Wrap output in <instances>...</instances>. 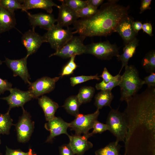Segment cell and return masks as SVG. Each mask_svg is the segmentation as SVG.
Listing matches in <instances>:
<instances>
[{
	"label": "cell",
	"mask_w": 155,
	"mask_h": 155,
	"mask_svg": "<svg viewBox=\"0 0 155 155\" xmlns=\"http://www.w3.org/2000/svg\"><path fill=\"white\" fill-rule=\"evenodd\" d=\"M13 120L9 113L4 114L0 113V134L8 135L13 123Z\"/></svg>",
	"instance_id": "cell-28"
},
{
	"label": "cell",
	"mask_w": 155,
	"mask_h": 155,
	"mask_svg": "<svg viewBox=\"0 0 155 155\" xmlns=\"http://www.w3.org/2000/svg\"><path fill=\"white\" fill-rule=\"evenodd\" d=\"M74 70L70 67L67 64L63 67L61 77H63L65 75H69L73 73Z\"/></svg>",
	"instance_id": "cell-42"
},
{
	"label": "cell",
	"mask_w": 155,
	"mask_h": 155,
	"mask_svg": "<svg viewBox=\"0 0 155 155\" xmlns=\"http://www.w3.org/2000/svg\"><path fill=\"white\" fill-rule=\"evenodd\" d=\"M12 84L6 80L0 78V94H3L7 90L9 91L12 88Z\"/></svg>",
	"instance_id": "cell-39"
},
{
	"label": "cell",
	"mask_w": 155,
	"mask_h": 155,
	"mask_svg": "<svg viewBox=\"0 0 155 155\" xmlns=\"http://www.w3.org/2000/svg\"><path fill=\"white\" fill-rule=\"evenodd\" d=\"M23 114L15 125L18 140L25 143L30 140L34 128V123L31 119L29 113L22 108Z\"/></svg>",
	"instance_id": "cell-9"
},
{
	"label": "cell",
	"mask_w": 155,
	"mask_h": 155,
	"mask_svg": "<svg viewBox=\"0 0 155 155\" xmlns=\"http://www.w3.org/2000/svg\"><path fill=\"white\" fill-rule=\"evenodd\" d=\"M106 124L109 127V131L116 137L115 142H124L128 129L127 120L125 113L120 112L118 109L111 108Z\"/></svg>",
	"instance_id": "cell-4"
},
{
	"label": "cell",
	"mask_w": 155,
	"mask_h": 155,
	"mask_svg": "<svg viewBox=\"0 0 155 155\" xmlns=\"http://www.w3.org/2000/svg\"><path fill=\"white\" fill-rule=\"evenodd\" d=\"M142 65L146 71L150 73L155 72V51L151 50L148 53L142 61Z\"/></svg>",
	"instance_id": "cell-26"
},
{
	"label": "cell",
	"mask_w": 155,
	"mask_h": 155,
	"mask_svg": "<svg viewBox=\"0 0 155 155\" xmlns=\"http://www.w3.org/2000/svg\"><path fill=\"white\" fill-rule=\"evenodd\" d=\"M38 103L43 111L47 121L55 117V113L59 107L57 103L46 96H42L38 98Z\"/></svg>",
	"instance_id": "cell-20"
},
{
	"label": "cell",
	"mask_w": 155,
	"mask_h": 155,
	"mask_svg": "<svg viewBox=\"0 0 155 155\" xmlns=\"http://www.w3.org/2000/svg\"><path fill=\"white\" fill-rule=\"evenodd\" d=\"M5 155H37L32 149L27 152H24L20 149L13 150L6 147Z\"/></svg>",
	"instance_id": "cell-35"
},
{
	"label": "cell",
	"mask_w": 155,
	"mask_h": 155,
	"mask_svg": "<svg viewBox=\"0 0 155 155\" xmlns=\"http://www.w3.org/2000/svg\"><path fill=\"white\" fill-rule=\"evenodd\" d=\"M2 61L0 59V65H1L2 64Z\"/></svg>",
	"instance_id": "cell-46"
},
{
	"label": "cell",
	"mask_w": 155,
	"mask_h": 155,
	"mask_svg": "<svg viewBox=\"0 0 155 155\" xmlns=\"http://www.w3.org/2000/svg\"><path fill=\"white\" fill-rule=\"evenodd\" d=\"M59 155H74L69 144H64L59 147Z\"/></svg>",
	"instance_id": "cell-37"
},
{
	"label": "cell",
	"mask_w": 155,
	"mask_h": 155,
	"mask_svg": "<svg viewBox=\"0 0 155 155\" xmlns=\"http://www.w3.org/2000/svg\"><path fill=\"white\" fill-rule=\"evenodd\" d=\"M133 19L129 15L124 18L119 23L114 32H117L123 39L125 45L136 38L137 34L133 29Z\"/></svg>",
	"instance_id": "cell-17"
},
{
	"label": "cell",
	"mask_w": 155,
	"mask_h": 155,
	"mask_svg": "<svg viewBox=\"0 0 155 155\" xmlns=\"http://www.w3.org/2000/svg\"><path fill=\"white\" fill-rule=\"evenodd\" d=\"M16 24L15 13L0 6V33L9 31L14 28Z\"/></svg>",
	"instance_id": "cell-21"
},
{
	"label": "cell",
	"mask_w": 155,
	"mask_h": 155,
	"mask_svg": "<svg viewBox=\"0 0 155 155\" xmlns=\"http://www.w3.org/2000/svg\"><path fill=\"white\" fill-rule=\"evenodd\" d=\"M88 5L92 6L97 9L98 7L102 4L103 2V0H86Z\"/></svg>",
	"instance_id": "cell-43"
},
{
	"label": "cell",
	"mask_w": 155,
	"mask_h": 155,
	"mask_svg": "<svg viewBox=\"0 0 155 155\" xmlns=\"http://www.w3.org/2000/svg\"><path fill=\"white\" fill-rule=\"evenodd\" d=\"M0 155H1V153H0Z\"/></svg>",
	"instance_id": "cell-48"
},
{
	"label": "cell",
	"mask_w": 155,
	"mask_h": 155,
	"mask_svg": "<svg viewBox=\"0 0 155 155\" xmlns=\"http://www.w3.org/2000/svg\"><path fill=\"white\" fill-rule=\"evenodd\" d=\"M139 40L136 37L125 45L123 49V52L122 54H119L117 56L118 60L121 61L122 63L121 68L119 74H120L123 67L128 65L129 59L133 56L135 52Z\"/></svg>",
	"instance_id": "cell-22"
},
{
	"label": "cell",
	"mask_w": 155,
	"mask_h": 155,
	"mask_svg": "<svg viewBox=\"0 0 155 155\" xmlns=\"http://www.w3.org/2000/svg\"><path fill=\"white\" fill-rule=\"evenodd\" d=\"M121 147L119 143L112 142L96 151L95 154L96 155H121L119 152Z\"/></svg>",
	"instance_id": "cell-25"
},
{
	"label": "cell",
	"mask_w": 155,
	"mask_h": 155,
	"mask_svg": "<svg viewBox=\"0 0 155 155\" xmlns=\"http://www.w3.org/2000/svg\"><path fill=\"white\" fill-rule=\"evenodd\" d=\"M0 6L12 13L18 9H22L20 0H0Z\"/></svg>",
	"instance_id": "cell-29"
},
{
	"label": "cell",
	"mask_w": 155,
	"mask_h": 155,
	"mask_svg": "<svg viewBox=\"0 0 155 155\" xmlns=\"http://www.w3.org/2000/svg\"><path fill=\"white\" fill-rule=\"evenodd\" d=\"M81 104L76 95L67 98L62 106L68 113L75 117L79 113V108Z\"/></svg>",
	"instance_id": "cell-24"
},
{
	"label": "cell",
	"mask_w": 155,
	"mask_h": 155,
	"mask_svg": "<svg viewBox=\"0 0 155 155\" xmlns=\"http://www.w3.org/2000/svg\"><path fill=\"white\" fill-rule=\"evenodd\" d=\"M44 127L50 132L49 136L46 140V142H52L55 137L61 134H65L67 136L69 135L67 130L69 127V123L65 121L60 117L55 116L45 123Z\"/></svg>",
	"instance_id": "cell-13"
},
{
	"label": "cell",
	"mask_w": 155,
	"mask_h": 155,
	"mask_svg": "<svg viewBox=\"0 0 155 155\" xmlns=\"http://www.w3.org/2000/svg\"><path fill=\"white\" fill-rule=\"evenodd\" d=\"M98 9L92 6L88 5L81 9L75 11L76 13L78 18H85L90 17L98 11Z\"/></svg>",
	"instance_id": "cell-32"
},
{
	"label": "cell",
	"mask_w": 155,
	"mask_h": 155,
	"mask_svg": "<svg viewBox=\"0 0 155 155\" xmlns=\"http://www.w3.org/2000/svg\"><path fill=\"white\" fill-rule=\"evenodd\" d=\"M9 91L10 94L9 96L1 98L7 102L9 106L7 112L9 113L12 108L20 106L23 108L25 103L33 98L28 90L24 91L12 88Z\"/></svg>",
	"instance_id": "cell-11"
},
{
	"label": "cell",
	"mask_w": 155,
	"mask_h": 155,
	"mask_svg": "<svg viewBox=\"0 0 155 155\" xmlns=\"http://www.w3.org/2000/svg\"><path fill=\"white\" fill-rule=\"evenodd\" d=\"M65 3L70 8L76 11L88 6L86 1L82 0H64Z\"/></svg>",
	"instance_id": "cell-33"
},
{
	"label": "cell",
	"mask_w": 155,
	"mask_h": 155,
	"mask_svg": "<svg viewBox=\"0 0 155 155\" xmlns=\"http://www.w3.org/2000/svg\"><path fill=\"white\" fill-rule=\"evenodd\" d=\"M1 140L0 138V144H1Z\"/></svg>",
	"instance_id": "cell-47"
},
{
	"label": "cell",
	"mask_w": 155,
	"mask_h": 155,
	"mask_svg": "<svg viewBox=\"0 0 155 155\" xmlns=\"http://www.w3.org/2000/svg\"><path fill=\"white\" fill-rule=\"evenodd\" d=\"M60 77L52 78L47 76L42 77L33 82H31L29 85L28 91L33 98H38L40 96L53 90L56 82Z\"/></svg>",
	"instance_id": "cell-10"
},
{
	"label": "cell",
	"mask_w": 155,
	"mask_h": 155,
	"mask_svg": "<svg viewBox=\"0 0 155 155\" xmlns=\"http://www.w3.org/2000/svg\"><path fill=\"white\" fill-rule=\"evenodd\" d=\"M73 34L69 27L64 29L56 24L47 30L42 36L44 42L49 43L51 47L57 51L71 38Z\"/></svg>",
	"instance_id": "cell-5"
},
{
	"label": "cell",
	"mask_w": 155,
	"mask_h": 155,
	"mask_svg": "<svg viewBox=\"0 0 155 155\" xmlns=\"http://www.w3.org/2000/svg\"><path fill=\"white\" fill-rule=\"evenodd\" d=\"M121 76L120 75L115 79L107 83H105L102 80L101 82L96 84L95 86V87L96 89L98 90H111L114 88L119 86L121 79Z\"/></svg>",
	"instance_id": "cell-30"
},
{
	"label": "cell",
	"mask_w": 155,
	"mask_h": 155,
	"mask_svg": "<svg viewBox=\"0 0 155 155\" xmlns=\"http://www.w3.org/2000/svg\"><path fill=\"white\" fill-rule=\"evenodd\" d=\"M151 0H142L141 1V5L140 8V13H143L145 10L151 9L150 7Z\"/></svg>",
	"instance_id": "cell-40"
},
{
	"label": "cell",
	"mask_w": 155,
	"mask_h": 155,
	"mask_svg": "<svg viewBox=\"0 0 155 155\" xmlns=\"http://www.w3.org/2000/svg\"><path fill=\"white\" fill-rule=\"evenodd\" d=\"M117 1L109 0L102 4L92 16L78 20L73 24L75 31L85 37L109 35L119 22L128 15L129 6L117 3Z\"/></svg>",
	"instance_id": "cell-2"
},
{
	"label": "cell",
	"mask_w": 155,
	"mask_h": 155,
	"mask_svg": "<svg viewBox=\"0 0 155 155\" xmlns=\"http://www.w3.org/2000/svg\"><path fill=\"white\" fill-rule=\"evenodd\" d=\"M124 112L128 123L125 149H155V106L137 102L127 106Z\"/></svg>",
	"instance_id": "cell-1"
},
{
	"label": "cell",
	"mask_w": 155,
	"mask_h": 155,
	"mask_svg": "<svg viewBox=\"0 0 155 155\" xmlns=\"http://www.w3.org/2000/svg\"><path fill=\"white\" fill-rule=\"evenodd\" d=\"M143 85H147L148 87H155V73H153L148 76L145 77L143 80Z\"/></svg>",
	"instance_id": "cell-38"
},
{
	"label": "cell",
	"mask_w": 155,
	"mask_h": 155,
	"mask_svg": "<svg viewBox=\"0 0 155 155\" xmlns=\"http://www.w3.org/2000/svg\"><path fill=\"white\" fill-rule=\"evenodd\" d=\"M22 6V11L26 12L27 10L33 9H40L45 10L49 13L51 14L53 7L59 9L58 5L51 0H20Z\"/></svg>",
	"instance_id": "cell-19"
},
{
	"label": "cell",
	"mask_w": 155,
	"mask_h": 155,
	"mask_svg": "<svg viewBox=\"0 0 155 155\" xmlns=\"http://www.w3.org/2000/svg\"><path fill=\"white\" fill-rule=\"evenodd\" d=\"M92 132L90 133L92 136L96 133H101L109 129V126L106 124H104L96 120L94 122Z\"/></svg>",
	"instance_id": "cell-34"
},
{
	"label": "cell",
	"mask_w": 155,
	"mask_h": 155,
	"mask_svg": "<svg viewBox=\"0 0 155 155\" xmlns=\"http://www.w3.org/2000/svg\"><path fill=\"white\" fill-rule=\"evenodd\" d=\"M143 31L150 36L152 34V28L151 24L149 23H146L142 25V28Z\"/></svg>",
	"instance_id": "cell-41"
},
{
	"label": "cell",
	"mask_w": 155,
	"mask_h": 155,
	"mask_svg": "<svg viewBox=\"0 0 155 155\" xmlns=\"http://www.w3.org/2000/svg\"><path fill=\"white\" fill-rule=\"evenodd\" d=\"M142 25L140 22L133 21L132 24V27L133 30L137 34L139 31L142 29Z\"/></svg>",
	"instance_id": "cell-44"
},
{
	"label": "cell",
	"mask_w": 155,
	"mask_h": 155,
	"mask_svg": "<svg viewBox=\"0 0 155 155\" xmlns=\"http://www.w3.org/2000/svg\"><path fill=\"white\" fill-rule=\"evenodd\" d=\"M86 38L80 35L73 36L62 47L51 54L49 57L57 56L65 59L70 58L73 55L85 54L86 45L83 42Z\"/></svg>",
	"instance_id": "cell-7"
},
{
	"label": "cell",
	"mask_w": 155,
	"mask_h": 155,
	"mask_svg": "<svg viewBox=\"0 0 155 155\" xmlns=\"http://www.w3.org/2000/svg\"><path fill=\"white\" fill-rule=\"evenodd\" d=\"M28 19L32 29L35 30L36 26L47 30L55 25L57 19L52 14L40 13L32 14L27 11Z\"/></svg>",
	"instance_id": "cell-15"
},
{
	"label": "cell",
	"mask_w": 155,
	"mask_h": 155,
	"mask_svg": "<svg viewBox=\"0 0 155 155\" xmlns=\"http://www.w3.org/2000/svg\"><path fill=\"white\" fill-rule=\"evenodd\" d=\"M22 44L27 50L26 57L35 53L42 44L44 42L42 36L35 31V30H29L22 35L21 38Z\"/></svg>",
	"instance_id": "cell-12"
},
{
	"label": "cell",
	"mask_w": 155,
	"mask_h": 155,
	"mask_svg": "<svg viewBox=\"0 0 155 155\" xmlns=\"http://www.w3.org/2000/svg\"><path fill=\"white\" fill-rule=\"evenodd\" d=\"M28 58L26 56L21 59L17 60L5 58L4 62L12 71L14 76H19L26 83L29 85L31 82L29 81L30 75L27 67Z\"/></svg>",
	"instance_id": "cell-14"
},
{
	"label": "cell",
	"mask_w": 155,
	"mask_h": 155,
	"mask_svg": "<svg viewBox=\"0 0 155 155\" xmlns=\"http://www.w3.org/2000/svg\"><path fill=\"white\" fill-rule=\"evenodd\" d=\"M99 77L97 74L94 75H81L71 77L70 78V84L71 86L74 87L77 84L90 80H100Z\"/></svg>",
	"instance_id": "cell-31"
},
{
	"label": "cell",
	"mask_w": 155,
	"mask_h": 155,
	"mask_svg": "<svg viewBox=\"0 0 155 155\" xmlns=\"http://www.w3.org/2000/svg\"><path fill=\"white\" fill-rule=\"evenodd\" d=\"M76 56L73 55L71 57L69 60L67 64L74 71L76 69L78 66L75 62V59Z\"/></svg>",
	"instance_id": "cell-45"
},
{
	"label": "cell",
	"mask_w": 155,
	"mask_h": 155,
	"mask_svg": "<svg viewBox=\"0 0 155 155\" xmlns=\"http://www.w3.org/2000/svg\"><path fill=\"white\" fill-rule=\"evenodd\" d=\"M143 80L139 75L138 70L133 65H127L121 78L119 86L121 90L120 100L127 102L142 88Z\"/></svg>",
	"instance_id": "cell-3"
},
{
	"label": "cell",
	"mask_w": 155,
	"mask_h": 155,
	"mask_svg": "<svg viewBox=\"0 0 155 155\" xmlns=\"http://www.w3.org/2000/svg\"><path fill=\"white\" fill-rule=\"evenodd\" d=\"M119 50L116 44H111L107 40L86 45L85 54L93 55L101 60H109L119 54Z\"/></svg>",
	"instance_id": "cell-6"
},
{
	"label": "cell",
	"mask_w": 155,
	"mask_h": 155,
	"mask_svg": "<svg viewBox=\"0 0 155 155\" xmlns=\"http://www.w3.org/2000/svg\"><path fill=\"white\" fill-rule=\"evenodd\" d=\"M95 92L94 88L91 86L81 87L77 95L80 103H86L90 102L93 98Z\"/></svg>",
	"instance_id": "cell-27"
},
{
	"label": "cell",
	"mask_w": 155,
	"mask_h": 155,
	"mask_svg": "<svg viewBox=\"0 0 155 155\" xmlns=\"http://www.w3.org/2000/svg\"><path fill=\"white\" fill-rule=\"evenodd\" d=\"M120 75L118 74L115 76H113L108 71L107 69L104 67L101 75L99 76L103 79V81L106 83H107L111 81L114 80L117 78Z\"/></svg>",
	"instance_id": "cell-36"
},
{
	"label": "cell",
	"mask_w": 155,
	"mask_h": 155,
	"mask_svg": "<svg viewBox=\"0 0 155 155\" xmlns=\"http://www.w3.org/2000/svg\"><path fill=\"white\" fill-rule=\"evenodd\" d=\"M114 98L111 90H101L95 96L94 105L99 110L106 106H108L111 108V104Z\"/></svg>",
	"instance_id": "cell-23"
},
{
	"label": "cell",
	"mask_w": 155,
	"mask_h": 155,
	"mask_svg": "<svg viewBox=\"0 0 155 155\" xmlns=\"http://www.w3.org/2000/svg\"><path fill=\"white\" fill-rule=\"evenodd\" d=\"M68 136L69 140V144L75 154L77 155H83L93 146V144L88 140L92 136L90 133L83 135H69Z\"/></svg>",
	"instance_id": "cell-16"
},
{
	"label": "cell",
	"mask_w": 155,
	"mask_h": 155,
	"mask_svg": "<svg viewBox=\"0 0 155 155\" xmlns=\"http://www.w3.org/2000/svg\"><path fill=\"white\" fill-rule=\"evenodd\" d=\"M61 5L59 9V14L57 19V24L61 27H69V26L73 24L77 20L75 11L73 10L64 3L63 0H59Z\"/></svg>",
	"instance_id": "cell-18"
},
{
	"label": "cell",
	"mask_w": 155,
	"mask_h": 155,
	"mask_svg": "<svg viewBox=\"0 0 155 155\" xmlns=\"http://www.w3.org/2000/svg\"><path fill=\"white\" fill-rule=\"evenodd\" d=\"M99 110L97 109L94 113L87 115L79 113L75 119L69 123L70 130L75 132V135H86L89 131L92 128L95 122L97 120L100 114Z\"/></svg>",
	"instance_id": "cell-8"
}]
</instances>
